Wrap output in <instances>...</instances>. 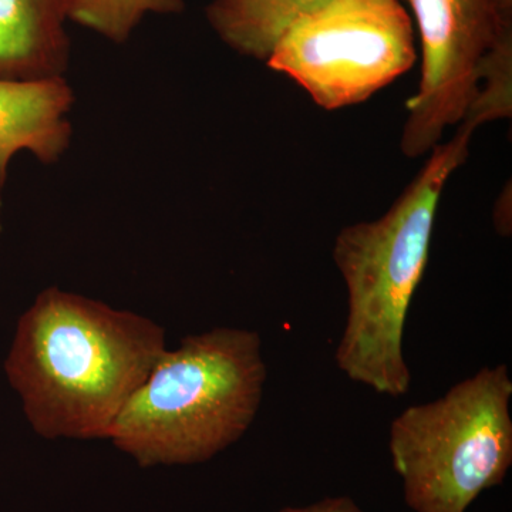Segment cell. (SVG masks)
Here are the masks:
<instances>
[{"instance_id": "1", "label": "cell", "mask_w": 512, "mask_h": 512, "mask_svg": "<svg viewBox=\"0 0 512 512\" xmlns=\"http://www.w3.org/2000/svg\"><path fill=\"white\" fill-rule=\"evenodd\" d=\"M165 350L154 320L52 286L19 319L5 370L39 436L107 439Z\"/></svg>"}, {"instance_id": "2", "label": "cell", "mask_w": 512, "mask_h": 512, "mask_svg": "<svg viewBox=\"0 0 512 512\" xmlns=\"http://www.w3.org/2000/svg\"><path fill=\"white\" fill-rule=\"evenodd\" d=\"M471 137L458 127L453 140L430 151L386 214L340 229L335 239L333 261L348 295L336 366L377 394L399 399L412 386L403 350L407 315L429 264L441 195L466 160Z\"/></svg>"}, {"instance_id": "3", "label": "cell", "mask_w": 512, "mask_h": 512, "mask_svg": "<svg viewBox=\"0 0 512 512\" xmlns=\"http://www.w3.org/2000/svg\"><path fill=\"white\" fill-rule=\"evenodd\" d=\"M266 377L255 330L215 328L187 336L157 360L107 439L141 467L210 460L252 426Z\"/></svg>"}, {"instance_id": "4", "label": "cell", "mask_w": 512, "mask_h": 512, "mask_svg": "<svg viewBox=\"0 0 512 512\" xmlns=\"http://www.w3.org/2000/svg\"><path fill=\"white\" fill-rule=\"evenodd\" d=\"M512 379L501 363L413 404L390 424L389 453L413 512H466L512 466Z\"/></svg>"}, {"instance_id": "5", "label": "cell", "mask_w": 512, "mask_h": 512, "mask_svg": "<svg viewBox=\"0 0 512 512\" xmlns=\"http://www.w3.org/2000/svg\"><path fill=\"white\" fill-rule=\"evenodd\" d=\"M412 18L400 0H330L281 40L269 69L284 73L318 106H355L416 62Z\"/></svg>"}, {"instance_id": "6", "label": "cell", "mask_w": 512, "mask_h": 512, "mask_svg": "<svg viewBox=\"0 0 512 512\" xmlns=\"http://www.w3.org/2000/svg\"><path fill=\"white\" fill-rule=\"evenodd\" d=\"M421 45L419 90L407 101L402 150L430 153L463 121L480 89L485 57L503 30L491 0H409Z\"/></svg>"}, {"instance_id": "7", "label": "cell", "mask_w": 512, "mask_h": 512, "mask_svg": "<svg viewBox=\"0 0 512 512\" xmlns=\"http://www.w3.org/2000/svg\"><path fill=\"white\" fill-rule=\"evenodd\" d=\"M74 92L64 77L0 80V188L10 160L29 151L43 164L57 163L69 150Z\"/></svg>"}, {"instance_id": "8", "label": "cell", "mask_w": 512, "mask_h": 512, "mask_svg": "<svg viewBox=\"0 0 512 512\" xmlns=\"http://www.w3.org/2000/svg\"><path fill=\"white\" fill-rule=\"evenodd\" d=\"M73 0H0V80L64 77Z\"/></svg>"}, {"instance_id": "9", "label": "cell", "mask_w": 512, "mask_h": 512, "mask_svg": "<svg viewBox=\"0 0 512 512\" xmlns=\"http://www.w3.org/2000/svg\"><path fill=\"white\" fill-rule=\"evenodd\" d=\"M330 0H212L208 22L239 55L268 62L286 33Z\"/></svg>"}, {"instance_id": "10", "label": "cell", "mask_w": 512, "mask_h": 512, "mask_svg": "<svg viewBox=\"0 0 512 512\" xmlns=\"http://www.w3.org/2000/svg\"><path fill=\"white\" fill-rule=\"evenodd\" d=\"M184 8V0H73L70 22L121 45L146 16L175 15Z\"/></svg>"}, {"instance_id": "11", "label": "cell", "mask_w": 512, "mask_h": 512, "mask_svg": "<svg viewBox=\"0 0 512 512\" xmlns=\"http://www.w3.org/2000/svg\"><path fill=\"white\" fill-rule=\"evenodd\" d=\"M279 512H363L349 497H330L306 507H288Z\"/></svg>"}, {"instance_id": "12", "label": "cell", "mask_w": 512, "mask_h": 512, "mask_svg": "<svg viewBox=\"0 0 512 512\" xmlns=\"http://www.w3.org/2000/svg\"><path fill=\"white\" fill-rule=\"evenodd\" d=\"M491 3L501 25L511 26L512 0H491Z\"/></svg>"}]
</instances>
